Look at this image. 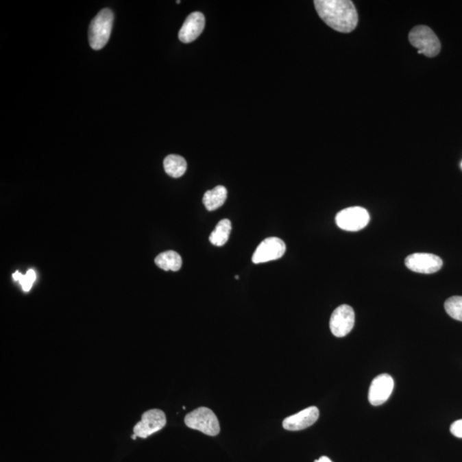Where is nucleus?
I'll list each match as a JSON object with an SVG mask.
<instances>
[{
	"label": "nucleus",
	"mask_w": 462,
	"mask_h": 462,
	"mask_svg": "<svg viewBox=\"0 0 462 462\" xmlns=\"http://www.w3.org/2000/svg\"><path fill=\"white\" fill-rule=\"evenodd\" d=\"M315 6L320 19L337 32L350 33L357 26V10L350 0H315Z\"/></svg>",
	"instance_id": "obj_1"
},
{
	"label": "nucleus",
	"mask_w": 462,
	"mask_h": 462,
	"mask_svg": "<svg viewBox=\"0 0 462 462\" xmlns=\"http://www.w3.org/2000/svg\"><path fill=\"white\" fill-rule=\"evenodd\" d=\"M113 13L110 9H103L92 20L88 30V40L94 50H101L108 42L113 26Z\"/></svg>",
	"instance_id": "obj_2"
},
{
	"label": "nucleus",
	"mask_w": 462,
	"mask_h": 462,
	"mask_svg": "<svg viewBox=\"0 0 462 462\" xmlns=\"http://www.w3.org/2000/svg\"><path fill=\"white\" fill-rule=\"evenodd\" d=\"M409 40L412 46L418 49L419 54L434 58L440 53V40L429 27L420 25L413 27L410 31Z\"/></svg>",
	"instance_id": "obj_3"
},
{
	"label": "nucleus",
	"mask_w": 462,
	"mask_h": 462,
	"mask_svg": "<svg viewBox=\"0 0 462 462\" xmlns=\"http://www.w3.org/2000/svg\"><path fill=\"white\" fill-rule=\"evenodd\" d=\"M184 422L189 428L199 430L208 436L215 437L220 433L219 422L215 413L205 406L188 413Z\"/></svg>",
	"instance_id": "obj_4"
},
{
	"label": "nucleus",
	"mask_w": 462,
	"mask_h": 462,
	"mask_svg": "<svg viewBox=\"0 0 462 462\" xmlns=\"http://www.w3.org/2000/svg\"><path fill=\"white\" fill-rule=\"evenodd\" d=\"M165 425H167V416L162 410H148L141 416V422L134 426L133 435L141 439H147L163 429Z\"/></svg>",
	"instance_id": "obj_5"
},
{
	"label": "nucleus",
	"mask_w": 462,
	"mask_h": 462,
	"mask_svg": "<svg viewBox=\"0 0 462 462\" xmlns=\"http://www.w3.org/2000/svg\"><path fill=\"white\" fill-rule=\"evenodd\" d=\"M370 222L368 212L361 206H354L342 210L337 213L336 223L340 229L347 231H358L364 229Z\"/></svg>",
	"instance_id": "obj_6"
},
{
	"label": "nucleus",
	"mask_w": 462,
	"mask_h": 462,
	"mask_svg": "<svg viewBox=\"0 0 462 462\" xmlns=\"http://www.w3.org/2000/svg\"><path fill=\"white\" fill-rule=\"evenodd\" d=\"M286 252L284 241L278 237H268L258 245L252 258L254 264L267 263L278 260Z\"/></svg>",
	"instance_id": "obj_7"
},
{
	"label": "nucleus",
	"mask_w": 462,
	"mask_h": 462,
	"mask_svg": "<svg viewBox=\"0 0 462 462\" xmlns=\"http://www.w3.org/2000/svg\"><path fill=\"white\" fill-rule=\"evenodd\" d=\"M355 315L353 308L348 305L339 306L332 313L330 320V328L334 336L343 337L353 330Z\"/></svg>",
	"instance_id": "obj_8"
},
{
	"label": "nucleus",
	"mask_w": 462,
	"mask_h": 462,
	"mask_svg": "<svg viewBox=\"0 0 462 462\" xmlns=\"http://www.w3.org/2000/svg\"><path fill=\"white\" fill-rule=\"evenodd\" d=\"M405 265L409 270L418 273L432 274L442 268L443 260L435 254L417 253L406 257Z\"/></svg>",
	"instance_id": "obj_9"
},
{
	"label": "nucleus",
	"mask_w": 462,
	"mask_h": 462,
	"mask_svg": "<svg viewBox=\"0 0 462 462\" xmlns=\"http://www.w3.org/2000/svg\"><path fill=\"white\" fill-rule=\"evenodd\" d=\"M394 385V379L391 375H378L372 380L370 389H369V402L372 406L384 404L391 396Z\"/></svg>",
	"instance_id": "obj_10"
},
{
	"label": "nucleus",
	"mask_w": 462,
	"mask_h": 462,
	"mask_svg": "<svg viewBox=\"0 0 462 462\" xmlns=\"http://www.w3.org/2000/svg\"><path fill=\"white\" fill-rule=\"evenodd\" d=\"M205 23V16L202 13L198 12L191 13L179 31V40L185 44L193 42L204 30Z\"/></svg>",
	"instance_id": "obj_11"
},
{
	"label": "nucleus",
	"mask_w": 462,
	"mask_h": 462,
	"mask_svg": "<svg viewBox=\"0 0 462 462\" xmlns=\"http://www.w3.org/2000/svg\"><path fill=\"white\" fill-rule=\"evenodd\" d=\"M319 411L317 406H309L302 411L288 417L282 422V427L287 430H301L311 426L318 420Z\"/></svg>",
	"instance_id": "obj_12"
},
{
	"label": "nucleus",
	"mask_w": 462,
	"mask_h": 462,
	"mask_svg": "<svg viewBox=\"0 0 462 462\" xmlns=\"http://www.w3.org/2000/svg\"><path fill=\"white\" fill-rule=\"evenodd\" d=\"M227 189L223 186H217L216 188L205 193L203 196V203L208 211H215V210L221 208L225 204L227 199Z\"/></svg>",
	"instance_id": "obj_13"
},
{
	"label": "nucleus",
	"mask_w": 462,
	"mask_h": 462,
	"mask_svg": "<svg viewBox=\"0 0 462 462\" xmlns=\"http://www.w3.org/2000/svg\"><path fill=\"white\" fill-rule=\"evenodd\" d=\"M155 264L162 270L178 271L182 267V260L177 252L170 250L158 254L155 258Z\"/></svg>",
	"instance_id": "obj_14"
},
{
	"label": "nucleus",
	"mask_w": 462,
	"mask_h": 462,
	"mask_svg": "<svg viewBox=\"0 0 462 462\" xmlns=\"http://www.w3.org/2000/svg\"><path fill=\"white\" fill-rule=\"evenodd\" d=\"M165 172L171 178H178L184 175L187 170V162L179 155H169L164 160Z\"/></svg>",
	"instance_id": "obj_15"
},
{
	"label": "nucleus",
	"mask_w": 462,
	"mask_h": 462,
	"mask_svg": "<svg viewBox=\"0 0 462 462\" xmlns=\"http://www.w3.org/2000/svg\"><path fill=\"white\" fill-rule=\"evenodd\" d=\"M231 222L229 219H223L217 225L215 230L210 234L209 241L217 247H222L229 240L231 232Z\"/></svg>",
	"instance_id": "obj_16"
},
{
	"label": "nucleus",
	"mask_w": 462,
	"mask_h": 462,
	"mask_svg": "<svg viewBox=\"0 0 462 462\" xmlns=\"http://www.w3.org/2000/svg\"><path fill=\"white\" fill-rule=\"evenodd\" d=\"M448 315L451 318L462 322V296H452L444 303Z\"/></svg>",
	"instance_id": "obj_17"
},
{
	"label": "nucleus",
	"mask_w": 462,
	"mask_h": 462,
	"mask_svg": "<svg viewBox=\"0 0 462 462\" xmlns=\"http://www.w3.org/2000/svg\"><path fill=\"white\" fill-rule=\"evenodd\" d=\"M14 280L19 281L20 284L22 285L23 291L29 292L32 288L34 281L36 279V274L34 270H29L27 271L25 275L21 273L20 271H17L12 275Z\"/></svg>",
	"instance_id": "obj_18"
},
{
	"label": "nucleus",
	"mask_w": 462,
	"mask_h": 462,
	"mask_svg": "<svg viewBox=\"0 0 462 462\" xmlns=\"http://www.w3.org/2000/svg\"><path fill=\"white\" fill-rule=\"evenodd\" d=\"M450 433L458 439H462V420H457L451 425Z\"/></svg>",
	"instance_id": "obj_19"
},
{
	"label": "nucleus",
	"mask_w": 462,
	"mask_h": 462,
	"mask_svg": "<svg viewBox=\"0 0 462 462\" xmlns=\"http://www.w3.org/2000/svg\"><path fill=\"white\" fill-rule=\"evenodd\" d=\"M315 462H332L330 461V458L326 457H320L319 460H316Z\"/></svg>",
	"instance_id": "obj_20"
},
{
	"label": "nucleus",
	"mask_w": 462,
	"mask_h": 462,
	"mask_svg": "<svg viewBox=\"0 0 462 462\" xmlns=\"http://www.w3.org/2000/svg\"><path fill=\"white\" fill-rule=\"evenodd\" d=\"M234 278H236V279H239V277H238V276H236V277Z\"/></svg>",
	"instance_id": "obj_21"
},
{
	"label": "nucleus",
	"mask_w": 462,
	"mask_h": 462,
	"mask_svg": "<svg viewBox=\"0 0 462 462\" xmlns=\"http://www.w3.org/2000/svg\"><path fill=\"white\" fill-rule=\"evenodd\" d=\"M461 167H462V163H461Z\"/></svg>",
	"instance_id": "obj_22"
}]
</instances>
